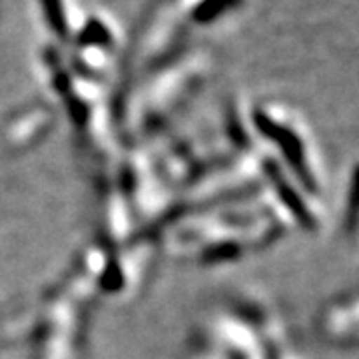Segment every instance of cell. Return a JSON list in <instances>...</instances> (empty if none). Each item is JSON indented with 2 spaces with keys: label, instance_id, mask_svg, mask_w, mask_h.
Masks as SVG:
<instances>
[{
  "label": "cell",
  "instance_id": "3",
  "mask_svg": "<svg viewBox=\"0 0 359 359\" xmlns=\"http://www.w3.org/2000/svg\"><path fill=\"white\" fill-rule=\"evenodd\" d=\"M347 231L358 230L359 226V166L353 172L351 178V190H349V200H347V216H346Z\"/></svg>",
  "mask_w": 359,
  "mask_h": 359
},
{
  "label": "cell",
  "instance_id": "1",
  "mask_svg": "<svg viewBox=\"0 0 359 359\" xmlns=\"http://www.w3.org/2000/svg\"><path fill=\"white\" fill-rule=\"evenodd\" d=\"M236 4H238V0H202L196 6L194 18L196 20H202V22H208V20L218 18L219 14L226 13L228 8L236 6Z\"/></svg>",
  "mask_w": 359,
  "mask_h": 359
},
{
  "label": "cell",
  "instance_id": "2",
  "mask_svg": "<svg viewBox=\"0 0 359 359\" xmlns=\"http://www.w3.org/2000/svg\"><path fill=\"white\" fill-rule=\"evenodd\" d=\"M40 4L44 8V16L48 20V25L52 26V30L65 36L66 32H68V26H66L62 0H40Z\"/></svg>",
  "mask_w": 359,
  "mask_h": 359
},
{
  "label": "cell",
  "instance_id": "4",
  "mask_svg": "<svg viewBox=\"0 0 359 359\" xmlns=\"http://www.w3.org/2000/svg\"><path fill=\"white\" fill-rule=\"evenodd\" d=\"M82 40L86 42H96V44H102L110 40V32L106 30V26L100 20H90L88 25L84 26V32H82Z\"/></svg>",
  "mask_w": 359,
  "mask_h": 359
}]
</instances>
